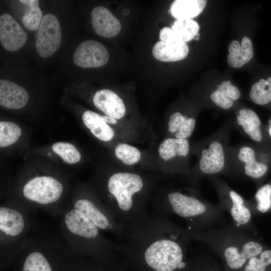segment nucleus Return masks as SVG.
Instances as JSON below:
<instances>
[{"label":"nucleus","instance_id":"1","mask_svg":"<svg viewBox=\"0 0 271 271\" xmlns=\"http://www.w3.org/2000/svg\"><path fill=\"white\" fill-rule=\"evenodd\" d=\"M191 234L222 257L228 268L232 270L241 268L250 258L259 254L263 249L253 234L232 223L191 232Z\"/></svg>","mask_w":271,"mask_h":271},{"label":"nucleus","instance_id":"2","mask_svg":"<svg viewBox=\"0 0 271 271\" xmlns=\"http://www.w3.org/2000/svg\"><path fill=\"white\" fill-rule=\"evenodd\" d=\"M172 211L191 223L196 232L225 223V212L220 206L179 192L168 195Z\"/></svg>","mask_w":271,"mask_h":271},{"label":"nucleus","instance_id":"3","mask_svg":"<svg viewBox=\"0 0 271 271\" xmlns=\"http://www.w3.org/2000/svg\"><path fill=\"white\" fill-rule=\"evenodd\" d=\"M191 232L180 231L172 238L158 239L146 248L147 263L156 271H173L180 269Z\"/></svg>","mask_w":271,"mask_h":271},{"label":"nucleus","instance_id":"4","mask_svg":"<svg viewBox=\"0 0 271 271\" xmlns=\"http://www.w3.org/2000/svg\"><path fill=\"white\" fill-rule=\"evenodd\" d=\"M218 205L232 218V223L243 230L254 234L252 211L250 204L233 190H220Z\"/></svg>","mask_w":271,"mask_h":271},{"label":"nucleus","instance_id":"5","mask_svg":"<svg viewBox=\"0 0 271 271\" xmlns=\"http://www.w3.org/2000/svg\"><path fill=\"white\" fill-rule=\"evenodd\" d=\"M143 187V181L138 175L119 172L112 175L107 183L109 192L115 199L119 209L124 212L130 210L133 205L132 196Z\"/></svg>","mask_w":271,"mask_h":271},{"label":"nucleus","instance_id":"6","mask_svg":"<svg viewBox=\"0 0 271 271\" xmlns=\"http://www.w3.org/2000/svg\"><path fill=\"white\" fill-rule=\"evenodd\" d=\"M62 184L51 176H38L30 179L24 185L23 194L25 198L40 205L54 203L61 197Z\"/></svg>","mask_w":271,"mask_h":271},{"label":"nucleus","instance_id":"7","mask_svg":"<svg viewBox=\"0 0 271 271\" xmlns=\"http://www.w3.org/2000/svg\"><path fill=\"white\" fill-rule=\"evenodd\" d=\"M63 225L66 236L76 244L94 240L99 236L98 228L80 212L72 209L63 218ZM69 240V241H70Z\"/></svg>","mask_w":271,"mask_h":271},{"label":"nucleus","instance_id":"8","mask_svg":"<svg viewBox=\"0 0 271 271\" xmlns=\"http://www.w3.org/2000/svg\"><path fill=\"white\" fill-rule=\"evenodd\" d=\"M62 40L61 30L57 18L52 14L45 15L38 29L36 49L43 58L53 54L59 48Z\"/></svg>","mask_w":271,"mask_h":271},{"label":"nucleus","instance_id":"9","mask_svg":"<svg viewBox=\"0 0 271 271\" xmlns=\"http://www.w3.org/2000/svg\"><path fill=\"white\" fill-rule=\"evenodd\" d=\"M26 217L16 207H0L1 241L18 240L26 232Z\"/></svg>","mask_w":271,"mask_h":271},{"label":"nucleus","instance_id":"10","mask_svg":"<svg viewBox=\"0 0 271 271\" xmlns=\"http://www.w3.org/2000/svg\"><path fill=\"white\" fill-rule=\"evenodd\" d=\"M109 59L108 52L100 43L86 40L81 43L73 54V61L78 67L96 68L102 66Z\"/></svg>","mask_w":271,"mask_h":271},{"label":"nucleus","instance_id":"11","mask_svg":"<svg viewBox=\"0 0 271 271\" xmlns=\"http://www.w3.org/2000/svg\"><path fill=\"white\" fill-rule=\"evenodd\" d=\"M27 35L22 27L8 14L0 16V41L8 51L14 52L19 50L26 43Z\"/></svg>","mask_w":271,"mask_h":271},{"label":"nucleus","instance_id":"12","mask_svg":"<svg viewBox=\"0 0 271 271\" xmlns=\"http://www.w3.org/2000/svg\"><path fill=\"white\" fill-rule=\"evenodd\" d=\"M91 24L94 32L107 38L116 36L121 30L119 20L106 8L95 7L91 13Z\"/></svg>","mask_w":271,"mask_h":271},{"label":"nucleus","instance_id":"13","mask_svg":"<svg viewBox=\"0 0 271 271\" xmlns=\"http://www.w3.org/2000/svg\"><path fill=\"white\" fill-rule=\"evenodd\" d=\"M93 102L106 115L115 119L125 114V107L122 100L112 90L103 89L97 91L93 96Z\"/></svg>","mask_w":271,"mask_h":271},{"label":"nucleus","instance_id":"14","mask_svg":"<svg viewBox=\"0 0 271 271\" xmlns=\"http://www.w3.org/2000/svg\"><path fill=\"white\" fill-rule=\"evenodd\" d=\"M29 94L20 85L6 79L0 80V104L12 109L24 107L28 102Z\"/></svg>","mask_w":271,"mask_h":271},{"label":"nucleus","instance_id":"15","mask_svg":"<svg viewBox=\"0 0 271 271\" xmlns=\"http://www.w3.org/2000/svg\"><path fill=\"white\" fill-rule=\"evenodd\" d=\"M47 250L34 247L26 251L21 271H58L56 262Z\"/></svg>","mask_w":271,"mask_h":271},{"label":"nucleus","instance_id":"16","mask_svg":"<svg viewBox=\"0 0 271 271\" xmlns=\"http://www.w3.org/2000/svg\"><path fill=\"white\" fill-rule=\"evenodd\" d=\"M224 165V150L220 142L213 141L208 149L202 150L199 162V168L203 173L206 175L218 173L223 170Z\"/></svg>","mask_w":271,"mask_h":271},{"label":"nucleus","instance_id":"17","mask_svg":"<svg viewBox=\"0 0 271 271\" xmlns=\"http://www.w3.org/2000/svg\"><path fill=\"white\" fill-rule=\"evenodd\" d=\"M189 53V48L182 40L157 42L152 54L157 60L163 62H175L184 59Z\"/></svg>","mask_w":271,"mask_h":271},{"label":"nucleus","instance_id":"18","mask_svg":"<svg viewBox=\"0 0 271 271\" xmlns=\"http://www.w3.org/2000/svg\"><path fill=\"white\" fill-rule=\"evenodd\" d=\"M228 52V64L233 68H240L248 62L253 57L252 42L247 36L243 37L241 44L238 41L234 40L229 45Z\"/></svg>","mask_w":271,"mask_h":271},{"label":"nucleus","instance_id":"19","mask_svg":"<svg viewBox=\"0 0 271 271\" xmlns=\"http://www.w3.org/2000/svg\"><path fill=\"white\" fill-rule=\"evenodd\" d=\"M73 208L80 212L100 229L107 230L112 227L107 216L88 199L77 200L73 204Z\"/></svg>","mask_w":271,"mask_h":271},{"label":"nucleus","instance_id":"20","mask_svg":"<svg viewBox=\"0 0 271 271\" xmlns=\"http://www.w3.org/2000/svg\"><path fill=\"white\" fill-rule=\"evenodd\" d=\"M82 120L91 132L99 140L108 142L113 138L114 132L113 129L99 114L92 111L86 110L82 115Z\"/></svg>","mask_w":271,"mask_h":271},{"label":"nucleus","instance_id":"21","mask_svg":"<svg viewBox=\"0 0 271 271\" xmlns=\"http://www.w3.org/2000/svg\"><path fill=\"white\" fill-rule=\"evenodd\" d=\"M206 4L205 0H176L171 5L170 12L177 20L191 19L203 11Z\"/></svg>","mask_w":271,"mask_h":271},{"label":"nucleus","instance_id":"22","mask_svg":"<svg viewBox=\"0 0 271 271\" xmlns=\"http://www.w3.org/2000/svg\"><path fill=\"white\" fill-rule=\"evenodd\" d=\"M239 160L244 163V173L246 175L254 179H260L265 175L268 166L264 163L256 160L254 150L248 146L241 148L238 154Z\"/></svg>","mask_w":271,"mask_h":271},{"label":"nucleus","instance_id":"23","mask_svg":"<svg viewBox=\"0 0 271 271\" xmlns=\"http://www.w3.org/2000/svg\"><path fill=\"white\" fill-rule=\"evenodd\" d=\"M237 123L253 141L260 142L262 139L261 121L256 112L249 108H242L236 116Z\"/></svg>","mask_w":271,"mask_h":271},{"label":"nucleus","instance_id":"24","mask_svg":"<svg viewBox=\"0 0 271 271\" xmlns=\"http://www.w3.org/2000/svg\"><path fill=\"white\" fill-rule=\"evenodd\" d=\"M240 96L238 88L232 85L230 80H226L218 85L217 89L211 94L210 99L217 106L228 109Z\"/></svg>","mask_w":271,"mask_h":271},{"label":"nucleus","instance_id":"25","mask_svg":"<svg viewBox=\"0 0 271 271\" xmlns=\"http://www.w3.org/2000/svg\"><path fill=\"white\" fill-rule=\"evenodd\" d=\"M19 2L25 6L22 18L24 26L31 31L38 30L43 17L42 11L39 7V1L21 0Z\"/></svg>","mask_w":271,"mask_h":271},{"label":"nucleus","instance_id":"26","mask_svg":"<svg viewBox=\"0 0 271 271\" xmlns=\"http://www.w3.org/2000/svg\"><path fill=\"white\" fill-rule=\"evenodd\" d=\"M251 100L255 103L263 105L271 101V77L266 80L259 79L252 85L250 92Z\"/></svg>","mask_w":271,"mask_h":271},{"label":"nucleus","instance_id":"27","mask_svg":"<svg viewBox=\"0 0 271 271\" xmlns=\"http://www.w3.org/2000/svg\"><path fill=\"white\" fill-rule=\"evenodd\" d=\"M171 29L178 37L186 43L194 39L198 33L199 26L192 19L177 20Z\"/></svg>","mask_w":271,"mask_h":271},{"label":"nucleus","instance_id":"28","mask_svg":"<svg viewBox=\"0 0 271 271\" xmlns=\"http://www.w3.org/2000/svg\"><path fill=\"white\" fill-rule=\"evenodd\" d=\"M21 128L16 123L9 121L0 122V147L9 146L18 141L21 135Z\"/></svg>","mask_w":271,"mask_h":271},{"label":"nucleus","instance_id":"29","mask_svg":"<svg viewBox=\"0 0 271 271\" xmlns=\"http://www.w3.org/2000/svg\"><path fill=\"white\" fill-rule=\"evenodd\" d=\"M52 150L68 164H75L81 159V155L76 147L68 143L58 142L52 146Z\"/></svg>","mask_w":271,"mask_h":271},{"label":"nucleus","instance_id":"30","mask_svg":"<svg viewBox=\"0 0 271 271\" xmlns=\"http://www.w3.org/2000/svg\"><path fill=\"white\" fill-rule=\"evenodd\" d=\"M116 157L126 165H131L138 162L141 157L140 151L127 144H120L115 149Z\"/></svg>","mask_w":271,"mask_h":271},{"label":"nucleus","instance_id":"31","mask_svg":"<svg viewBox=\"0 0 271 271\" xmlns=\"http://www.w3.org/2000/svg\"><path fill=\"white\" fill-rule=\"evenodd\" d=\"M254 198L255 209L259 212L265 213L271 209V184L260 187L256 192Z\"/></svg>","mask_w":271,"mask_h":271},{"label":"nucleus","instance_id":"32","mask_svg":"<svg viewBox=\"0 0 271 271\" xmlns=\"http://www.w3.org/2000/svg\"><path fill=\"white\" fill-rule=\"evenodd\" d=\"M250 258L245 265L244 271H266V267L271 264V250H263L259 254Z\"/></svg>","mask_w":271,"mask_h":271},{"label":"nucleus","instance_id":"33","mask_svg":"<svg viewBox=\"0 0 271 271\" xmlns=\"http://www.w3.org/2000/svg\"><path fill=\"white\" fill-rule=\"evenodd\" d=\"M160 157L165 161H168L177 156L175 139H165L159 147Z\"/></svg>","mask_w":271,"mask_h":271},{"label":"nucleus","instance_id":"34","mask_svg":"<svg viewBox=\"0 0 271 271\" xmlns=\"http://www.w3.org/2000/svg\"><path fill=\"white\" fill-rule=\"evenodd\" d=\"M196 125L194 118L186 119L179 129L176 132L175 137L177 139H187L192 133Z\"/></svg>","mask_w":271,"mask_h":271},{"label":"nucleus","instance_id":"35","mask_svg":"<svg viewBox=\"0 0 271 271\" xmlns=\"http://www.w3.org/2000/svg\"><path fill=\"white\" fill-rule=\"evenodd\" d=\"M168 122V129L170 132H177L186 119L180 112H176L172 114Z\"/></svg>","mask_w":271,"mask_h":271},{"label":"nucleus","instance_id":"36","mask_svg":"<svg viewBox=\"0 0 271 271\" xmlns=\"http://www.w3.org/2000/svg\"><path fill=\"white\" fill-rule=\"evenodd\" d=\"M177 155L186 156L189 152V144L186 139H175Z\"/></svg>","mask_w":271,"mask_h":271},{"label":"nucleus","instance_id":"37","mask_svg":"<svg viewBox=\"0 0 271 271\" xmlns=\"http://www.w3.org/2000/svg\"><path fill=\"white\" fill-rule=\"evenodd\" d=\"M159 37L161 41L162 42L182 40L175 35L171 28L168 27H164L161 29L160 32Z\"/></svg>","mask_w":271,"mask_h":271},{"label":"nucleus","instance_id":"38","mask_svg":"<svg viewBox=\"0 0 271 271\" xmlns=\"http://www.w3.org/2000/svg\"><path fill=\"white\" fill-rule=\"evenodd\" d=\"M102 118H103L104 120L107 123L115 124L117 123V121L115 119L111 117L110 116H107V115H103L102 116Z\"/></svg>","mask_w":271,"mask_h":271},{"label":"nucleus","instance_id":"39","mask_svg":"<svg viewBox=\"0 0 271 271\" xmlns=\"http://www.w3.org/2000/svg\"><path fill=\"white\" fill-rule=\"evenodd\" d=\"M123 14L124 15H127L129 14V11L128 10L125 9L123 11Z\"/></svg>","mask_w":271,"mask_h":271},{"label":"nucleus","instance_id":"40","mask_svg":"<svg viewBox=\"0 0 271 271\" xmlns=\"http://www.w3.org/2000/svg\"><path fill=\"white\" fill-rule=\"evenodd\" d=\"M199 34L198 33L194 38V39L196 40H199Z\"/></svg>","mask_w":271,"mask_h":271},{"label":"nucleus","instance_id":"41","mask_svg":"<svg viewBox=\"0 0 271 271\" xmlns=\"http://www.w3.org/2000/svg\"><path fill=\"white\" fill-rule=\"evenodd\" d=\"M269 133L270 134V136H271V126L269 129Z\"/></svg>","mask_w":271,"mask_h":271}]
</instances>
